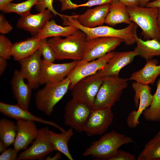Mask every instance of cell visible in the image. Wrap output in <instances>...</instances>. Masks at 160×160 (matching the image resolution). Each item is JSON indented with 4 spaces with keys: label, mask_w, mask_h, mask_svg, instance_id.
Instances as JSON below:
<instances>
[{
    "label": "cell",
    "mask_w": 160,
    "mask_h": 160,
    "mask_svg": "<svg viewBox=\"0 0 160 160\" xmlns=\"http://www.w3.org/2000/svg\"><path fill=\"white\" fill-rule=\"evenodd\" d=\"M34 122L25 120L17 121L16 135L13 145L14 148L19 151L26 149L37 136L39 129Z\"/></svg>",
    "instance_id": "ac0fdd59"
},
{
    "label": "cell",
    "mask_w": 160,
    "mask_h": 160,
    "mask_svg": "<svg viewBox=\"0 0 160 160\" xmlns=\"http://www.w3.org/2000/svg\"><path fill=\"white\" fill-rule=\"evenodd\" d=\"M0 112L2 114L17 121L25 120L38 122L52 126L61 132L65 131L55 122L35 116L28 110L23 108L17 104L12 105L0 102Z\"/></svg>",
    "instance_id": "2e32d148"
},
{
    "label": "cell",
    "mask_w": 160,
    "mask_h": 160,
    "mask_svg": "<svg viewBox=\"0 0 160 160\" xmlns=\"http://www.w3.org/2000/svg\"><path fill=\"white\" fill-rule=\"evenodd\" d=\"M147 7L160 8V0H155L153 1L149 2L145 5Z\"/></svg>",
    "instance_id": "b9f144b4"
},
{
    "label": "cell",
    "mask_w": 160,
    "mask_h": 160,
    "mask_svg": "<svg viewBox=\"0 0 160 160\" xmlns=\"http://www.w3.org/2000/svg\"><path fill=\"white\" fill-rule=\"evenodd\" d=\"M137 160H160V131L145 145Z\"/></svg>",
    "instance_id": "83f0119b"
},
{
    "label": "cell",
    "mask_w": 160,
    "mask_h": 160,
    "mask_svg": "<svg viewBox=\"0 0 160 160\" xmlns=\"http://www.w3.org/2000/svg\"><path fill=\"white\" fill-rule=\"evenodd\" d=\"M25 79L19 70L15 71L11 81V88L17 104L28 110L32 88L24 81Z\"/></svg>",
    "instance_id": "ffe728a7"
},
{
    "label": "cell",
    "mask_w": 160,
    "mask_h": 160,
    "mask_svg": "<svg viewBox=\"0 0 160 160\" xmlns=\"http://www.w3.org/2000/svg\"><path fill=\"white\" fill-rule=\"evenodd\" d=\"M73 129H69L60 134L49 130L48 137L55 151H57L63 154L70 160H73L69 151L68 142L73 135Z\"/></svg>",
    "instance_id": "484cf974"
},
{
    "label": "cell",
    "mask_w": 160,
    "mask_h": 160,
    "mask_svg": "<svg viewBox=\"0 0 160 160\" xmlns=\"http://www.w3.org/2000/svg\"><path fill=\"white\" fill-rule=\"evenodd\" d=\"M133 142L130 137L113 130L105 133L98 140L93 142L82 156H91L98 159L110 160L121 146Z\"/></svg>",
    "instance_id": "7a4b0ae2"
},
{
    "label": "cell",
    "mask_w": 160,
    "mask_h": 160,
    "mask_svg": "<svg viewBox=\"0 0 160 160\" xmlns=\"http://www.w3.org/2000/svg\"><path fill=\"white\" fill-rule=\"evenodd\" d=\"M86 40V34L78 29L65 38L53 37L47 41L55 52L56 60L79 61L83 59Z\"/></svg>",
    "instance_id": "6da1fadb"
},
{
    "label": "cell",
    "mask_w": 160,
    "mask_h": 160,
    "mask_svg": "<svg viewBox=\"0 0 160 160\" xmlns=\"http://www.w3.org/2000/svg\"><path fill=\"white\" fill-rule=\"evenodd\" d=\"M71 81L68 77L57 82L45 84L36 93L35 101L39 110L50 115L55 105L63 97L69 89Z\"/></svg>",
    "instance_id": "5b68a950"
},
{
    "label": "cell",
    "mask_w": 160,
    "mask_h": 160,
    "mask_svg": "<svg viewBox=\"0 0 160 160\" xmlns=\"http://www.w3.org/2000/svg\"><path fill=\"white\" fill-rule=\"evenodd\" d=\"M113 0H88L84 3L77 4H75L74 9L80 7H91L98 6L107 4H110Z\"/></svg>",
    "instance_id": "8d00e7d4"
},
{
    "label": "cell",
    "mask_w": 160,
    "mask_h": 160,
    "mask_svg": "<svg viewBox=\"0 0 160 160\" xmlns=\"http://www.w3.org/2000/svg\"><path fill=\"white\" fill-rule=\"evenodd\" d=\"M49 131L48 127L40 128L31 146L20 153L17 159L42 160L47 155L55 151L49 138Z\"/></svg>",
    "instance_id": "8fae6325"
},
{
    "label": "cell",
    "mask_w": 160,
    "mask_h": 160,
    "mask_svg": "<svg viewBox=\"0 0 160 160\" xmlns=\"http://www.w3.org/2000/svg\"><path fill=\"white\" fill-rule=\"evenodd\" d=\"M6 59L0 57V75H1L4 72L7 65Z\"/></svg>",
    "instance_id": "60d3db41"
},
{
    "label": "cell",
    "mask_w": 160,
    "mask_h": 160,
    "mask_svg": "<svg viewBox=\"0 0 160 160\" xmlns=\"http://www.w3.org/2000/svg\"><path fill=\"white\" fill-rule=\"evenodd\" d=\"M7 148L5 145L0 140V153H1L5 151L7 149Z\"/></svg>",
    "instance_id": "bcb514c9"
},
{
    "label": "cell",
    "mask_w": 160,
    "mask_h": 160,
    "mask_svg": "<svg viewBox=\"0 0 160 160\" xmlns=\"http://www.w3.org/2000/svg\"><path fill=\"white\" fill-rule=\"evenodd\" d=\"M113 119L111 107L93 108L84 131L89 136L103 134L112 124Z\"/></svg>",
    "instance_id": "7c38bea8"
},
{
    "label": "cell",
    "mask_w": 160,
    "mask_h": 160,
    "mask_svg": "<svg viewBox=\"0 0 160 160\" xmlns=\"http://www.w3.org/2000/svg\"><path fill=\"white\" fill-rule=\"evenodd\" d=\"M92 110V106L72 98L64 108L65 124L77 132H83Z\"/></svg>",
    "instance_id": "52a82bcc"
},
{
    "label": "cell",
    "mask_w": 160,
    "mask_h": 160,
    "mask_svg": "<svg viewBox=\"0 0 160 160\" xmlns=\"http://www.w3.org/2000/svg\"><path fill=\"white\" fill-rule=\"evenodd\" d=\"M127 7L131 21L141 28L143 38L160 41V31L157 22L158 8L139 5Z\"/></svg>",
    "instance_id": "277c9868"
},
{
    "label": "cell",
    "mask_w": 160,
    "mask_h": 160,
    "mask_svg": "<svg viewBox=\"0 0 160 160\" xmlns=\"http://www.w3.org/2000/svg\"><path fill=\"white\" fill-rule=\"evenodd\" d=\"M17 132L16 124L6 118L0 120V140L7 147L13 144Z\"/></svg>",
    "instance_id": "f546056e"
},
{
    "label": "cell",
    "mask_w": 160,
    "mask_h": 160,
    "mask_svg": "<svg viewBox=\"0 0 160 160\" xmlns=\"http://www.w3.org/2000/svg\"><path fill=\"white\" fill-rule=\"evenodd\" d=\"M115 52L112 51L104 56L89 62L80 60L75 68L67 76L71 81L69 89L71 90L74 84L80 80L93 75L103 68L114 55Z\"/></svg>",
    "instance_id": "4fadbf2b"
},
{
    "label": "cell",
    "mask_w": 160,
    "mask_h": 160,
    "mask_svg": "<svg viewBox=\"0 0 160 160\" xmlns=\"http://www.w3.org/2000/svg\"><path fill=\"white\" fill-rule=\"evenodd\" d=\"M18 151L12 148L7 149L1 153L0 156V160H15L17 159Z\"/></svg>",
    "instance_id": "d590c367"
},
{
    "label": "cell",
    "mask_w": 160,
    "mask_h": 160,
    "mask_svg": "<svg viewBox=\"0 0 160 160\" xmlns=\"http://www.w3.org/2000/svg\"><path fill=\"white\" fill-rule=\"evenodd\" d=\"M41 44V39L33 36L13 44L12 56L19 61L28 57L38 50Z\"/></svg>",
    "instance_id": "603a6c76"
},
{
    "label": "cell",
    "mask_w": 160,
    "mask_h": 160,
    "mask_svg": "<svg viewBox=\"0 0 160 160\" xmlns=\"http://www.w3.org/2000/svg\"><path fill=\"white\" fill-rule=\"evenodd\" d=\"M110 4L88 9L84 13L72 15L82 26L89 28L102 25L109 12Z\"/></svg>",
    "instance_id": "44dd1931"
},
{
    "label": "cell",
    "mask_w": 160,
    "mask_h": 160,
    "mask_svg": "<svg viewBox=\"0 0 160 160\" xmlns=\"http://www.w3.org/2000/svg\"><path fill=\"white\" fill-rule=\"evenodd\" d=\"M135 156L133 154L122 150L119 149L116 155L110 160H135Z\"/></svg>",
    "instance_id": "e575fe53"
},
{
    "label": "cell",
    "mask_w": 160,
    "mask_h": 160,
    "mask_svg": "<svg viewBox=\"0 0 160 160\" xmlns=\"http://www.w3.org/2000/svg\"><path fill=\"white\" fill-rule=\"evenodd\" d=\"M127 7H133L139 5V0H118Z\"/></svg>",
    "instance_id": "ab89813d"
},
{
    "label": "cell",
    "mask_w": 160,
    "mask_h": 160,
    "mask_svg": "<svg viewBox=\"0 0 160 160\" xmlns=\"http://www.w3.org/2000/svg\"><path fill=\"white\" fill-rule=\"evenodd\" d=\"M132 87L135 92L134 102L137 110H133L129 113L126 121L129 128H134L139 124V119L141 115L150 105L153 95L151 94V88L148 85L135 81L132 84Z\"/></svg>",
    "instance_id": "9c48e42d"
},
{
    "label": "cell",
    "mask_w": 160,
    "mask_h": 160,
    "mask_svg": "<svg viewBox=\"0 0 160 160\" xmlns=\"http://www.w3.org/2000/svg\"><path fill=\"white\" fill-rule=\"evenodd\" d=\"M51 11L48 9L33 14H29L21 17L17 23V28L23 29L35 36L44 28L52 17Z\"/></svg>",
    "instance_id": "e0dca14e"
},
{
    "label": "cell",
    "mask_w": 160,
    "mask_h": 160,
    "mask_svg": "<svg viewBox=\"0 0 160 160\" xmlns=\"http://www.w3.org/2000/svg\"><path fill=\"white\" fill-rule=\"evenodd\" d=\"M80 60L60 64L45 61L43 60L42 70L40 85L61 81L67 77Z\"/></svg>",
    "instance_id": "9a60e30c"
},
{
    "label": "cell",
    "mask_w": 160,
    "mask_h": 160,
    "mask_svg": "<svg viewBox=\"0 0 160 160\" xmlns=\"http://www.w3.org/2000/svg\"><path fill=\"white\" fill-rule=\"evenodd\" d=\"M134 36L137 44L134 49L137 52L138 56L146 60L155 56H160V41L153 39L143 40L138 36L137 30Z\"/></svg>",
    "instance_id": "d4e9b609"
},
{
    "label": "cell",
    "mask_w": 160,
    "mask_h": 160,
    "mask_svg": "<svg viewBox=\"0 0 160 160\" xmlns=\"http://www.w3.org/2000/svg\"><path fill=\"white\" fill-rule=\"evenodd\" d=\"M78 29L71 25L62 26L57 24L54 20L49 21L44 28L35 37L41 39L56 36L67 37Z\"/></svg>",
    "instance_id": "4316f807"
},
{
    "label": "cell",
    "mask_w": 160,
    "mask_h": 160,
    "mask_svg": "<svg viewBox=\"0 0 160 160\" xmlns=\"http://www.w3.org/2000/svg\"><path fill=\"white\" fill-rule=\"evenodd\" d=\"M13 44L4 35H0V57L6 60L12 56Z\"/></svg>",
    "instance_id": "d6a6232c"
},
{
    "label": "cell",
    "mask_w": 160,
    "mask_h": 160,
    "mask_svg": "<svg viewBox=\"0 0 160 160\" xmlns=\"http://www.w3.org/2000/svg\"><path fill=\"white\" fill-rule=\"evenodd\" d=\"M39 49L41 52L44 61L54 63L56 60L55 52L48 44L47 38L41 39V45Z\"/></svg>",
    "instance_id": "1f68e13d"
},
{
    "label": "cell",
    "mask_w": 160,
    "mask_h": 160,
    "mask_svg": "<svg viewBox=\"0 0 160 160\" xmlns=\"http://www.w3.org/2000/svg\"><path fill=\"white\" fill-rule=\"evenodd\" d=\"M61 153L58 151L54 156H51L47 157L45 158V160H57L60 159L62 156Z\"/></svg>",
    "instance_id": "7bdbcfd3"
},
{
    "label": "cell",
    "mask_w": 160,
    "mask_h": 160,
    "mask_svg": "<svg viewBox=\"0 0 160 160\" xmlns=\"http://www.w3.org/2000/svg\"><path fill=\"white\" fill-rule=\"evenodd\" d=\"M63 23L66 26H73L83 31L86 35V40L100 37H114L122 39L127 45L135 43L134 35L137 25L132 22L127 27L121 29L103 25L89 28L81 25L72 15H68L63 20Z\"/></svg>",
    "instance_id": "3957f363"
},
{
    "label": "cell",
    "mask_w": 160,
    "mask_h": 160,
    "mask_svg": "<svg viewBox=\"0 0 160 160\" xmlns=\"http://www.w3.org/2000/svg\"><path fill=\"white\" fill-rule=\"evenodd\" d=\"M151 0H139V6L142 7H145L146 4Z\"/></svg>",
    "instance_id": "ee69618b"
},
{
    "label": "cell",
    "mask_w": 160,
    "mask_h": 160,
    "mask_svg": "<svg viewBox=\"0 0 160 160\" xmlns=\"http://www.w3.org/2000/svg\"><path fill=\"white\" fill-rule=\"evenodd\" d=\"M13 27L6 20L4 15L0 14V33L2 35L7 33L11 31Z\"/></svg>",
    "instance_id": "74e56055"
},
{
    "label": "cell",
    "mask_w": 160,
    "mask_h": 160,
    "mask_svg": "<svg viewBox=\"0 0 160 160\" xmlns=\"http://www.w3.org/2000/svg\"><path fill=\"white\" fill-rule=\"evenodd\" d=\"M39 0H27L17 4L9 2L0 9V10L6 13H15L21 17L30 13L31 8L36 4Z\"/></svg>",
    "instance_id": "4dcf8cb0"
},
{
    "label": "cell",
    "mask_w": 160,
    "mask_h": 160,
    "mask_svg": "<svg viewBox=\"0 0 160 160\" xmlns=\"http://www.w3.org/2000/svg\"><path fill=\"white\" fill-rule=\"evenodd\" d=\"M138 55L137 52L134 49L133 51L116 52L105 66L96 73L104 77L119 76L121 70L131 63Z\"/></svg>",
    "instance_id": "d6986e66"
},
{
    "label": "cell",
    "mask_w": 160,
    "mask_h": 160,
    "mask_svg": "<svg viewBox=\"0 0 160 160\" xmlns=\"http://www.w3.org/2000/svg\"><path fill=\"white\" fill-rule=\"evenodd\" d=\"M157 89L150 105L143 111V114L147 121H160V78L157 84Z\"/></svg>",
    "instance_id": "f1b7e54d"
},
{
    "label": "cell",
    "mask_w": 160,
    "mask_h": 160,
    "mask_svg": "<svg viewBox=\"0 0 160 160\" xmlns=\"http://www.w3.org/2000/svg\"><path fill=\"white\" fill-rule=\"evenodd\" d=\"M104 78L96 73L80 80L74 84L71 90L72 98L83 101L93 107Z\"/></svg>",
    "instance_id": "30bf717a"
},
{
    "label": "cell",
    "mask_w": 160,
    "mask_h": 160,
    "mask_svg": "<svg viewBox=\"0 0 160 160\" xmlns=\"http://www.w3.org/2000/svg\"><path fill=\"white\" fill-rule=\"evenodd\" d=\"M128 79L119 76L105 77L93 105V108L112 107L120 99L123 90L128 86Z\"/></svg>",
    "instance_id": "8992f818"
},
{
    "label": "cell",
    "mask_w": 160,
    "mask_h": 160,
    "mask_svg": "<svg viewBox=\"0 0 160 160\" xmlns=\"http://www.w3.org/2000/svg\"><path fill=\"white\" fill-rule=\"evenodd\" d=\"M144 66L140 70L135 72L131 75L128 80L144 84L153 85L157 77L160 75V64L156 59L146 60Z\"/></svg>",
    "instance_id": "7402d4cb"
},
{
    "label": "cell",
    "mask_w": 160,
    "mask_h": 160,
    "mask_svg": "<svg viewBox=\"0 0 160 160\" xmlns=\"http://www.w3.org/2000/svg\"><path fill=\"white\" fill-rule=\"evenodd\" d=\"M14 0H0V9L2 8L7 4L11 2Z\"/></svg>",
    "instance_id": "f6af8a7d"
},
{
    "label": "cell",
    "mask_w": 160,
    "mask_h": 160,
    "mask_svg": "<svg viewBox=\"0 0 160 160\" xmlns=\"http://www.w3.org/2000/svg\"><path fill=\"white\" fill-rule=\"evenodd\" d=\"M132 22L127 7L118 0H113L110 3L109 12L105 23L114 26L121 23L129 25Z\"/></svg>",
    "instance_id": "cb8c5ba5"
},
{
    "label": "cell",
    "mask_w": 160,
    "mask_h": 160,
    "mask_svg": "<svg viewBox=\"0 0 160 160\" xmlns=\"http://www.w3.org/2000/svg\"><path fill=\"white\" fill-rule=\"evenodd\" d=\"M61 4V11H63L67 10L74 9V4L71 0H59Z\"/></svg>",
    "instance_id": "f35d334b"
},
{
    "label": "cell",
    "mask_w": 160,
    "mask_h": 160,
    "mask_svg": "<svg viewBox=\"0 0 160 160\" xmlns=\"http://www.w3.org/2000/svg\"><path fill=\"white\" fill-rule=\"evenodd\" d=\"M122 39L114 37H100L86 40L82 60L89 62L113 51L122 42Z\"/></svg>",
    "instance_id": "ba28073f"
},
{
    "label": "cell",
    "mask_w": 160,
    "mask_h": 160,
    "mask_svg": "<svg viewBox=\"0 0 160 160\" xmlns=\"http://www.w3.org/2000/svg\"><path fill=\"white\" fill-rule=\"evenodd\" d=\"M53 0H39L35 6L37 12H40L48 9L55 16L57 15L62 18L65 15L58 13L54 9L53 6Z\"/></svg>",
    "instance_id": "836d02e7"
},
{
    "label": "cell",
    "mask_w": 160,
    "mask_h": 160,
    "mask_svg": "<svg viewBox=\"0 0 160 160\" xmlns=\"http://www.w3.org/2000/svg\"><path fill=\"white\" fill-rule=\"evenodd\" d=\"M41 56L38 49L31 56L19 61L20 65L19 71L32 89L38 88L40 85L43 66Z\"/></svg>",
    "instance_id": "5bb4252c"
},
{
    "label": "cell",
    "mask_w": 160,
    "mask_h": 160,
    "mask_svg": "<svg viewBox=\"0 0 160 160\" xmlns=\"http://www.w3.org/2000/svg\"><path fill=\"white\" fill-rule=\"evenodd\" d=\"M158 25L160 31V8H158Z\"/></svg>",
    "instance_id": "7dc6e473"
}]
</instances>
